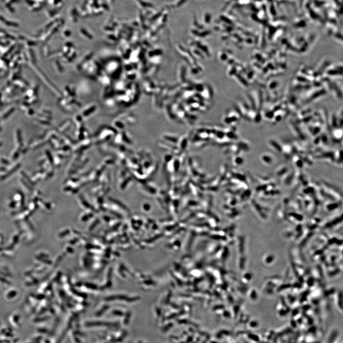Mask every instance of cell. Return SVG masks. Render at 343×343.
<instances>
[{
  "mask_svg": "<svg viewBox=\"0 0 343 343\" xmlns=\"http://www.w3.org/2000/svg\"><path fill=\"white\" fill-rule=\"evenodd\" d=\"M261 160L265 164H271L273 162V158L271 157V156L266 155H263L262 157H261Z\"/></svg>",
  "mask_w": 343,
  "mask_h": 343,
  "instance_id": "obj_1",
  "label": "cell"
}]
</instances>
